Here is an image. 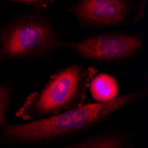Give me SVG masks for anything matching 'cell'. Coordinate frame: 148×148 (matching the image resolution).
<instances>
[{"label":"cell","mask_w":148,"mask_h":148,"mask_svg":"<svg viewBox=\"0 0 148 148\" xmlns=\"http://www.w3.org/2000/svg\"><path fill=\"white\" fill-rule=\"evenodd\" d=\"M126 138L118 133H105L91 137L66 148H127Z\"/></svg>","instance_id":"7"},{"label":"cell","mask_w":148,"mask_h":148,"mask_svg":"<svg viewBox=\"0 0 148 148\" xmlns=\"http://www.w3.org/2000/svg\"><path fill=\"white\" fill-rule=\"evenodd\" d=\"M65 45L51 21L40 10L23 14L0 30V59L46 58Z\"/></svg>","instance_id":"3"},{"label":"cell","mask_w":148,"mask_h":148,"mask_svg":"<svg viewBox=\"0 0 148 148\" xmlns=\"http://www.w3.org/2000/svg\"><path fill=\"white\" fill-rule=\"evenodd\" d=\"M133 8L128 0H80L69 11L82 27L100 29L123 25Z\"/></svg>","instance_id":"5"},{"label":"cell","mask_w":148,"mask_h":148,"mask_svg":"<svg viewBox=\"0 0 148 148\" xmlns=\"http://www.w3.org/2000/svg\"><path fill=\"white\" fill-rule=\"evenodd\" d=\"M11 102V91L10 89L4 85L0 84V126L5 121L6 112L9 108Z\"/></svg>","instance_id":"8"},{"label":"cell","mask_w":148,"mask_h":148,"mask_svg":"<svg viewBox=\"0 0 148 148\" xmlns=\"http://www.w3.org/2000/svg\"><path fill=\"white\" fill-rule=\"evenodd\" d=\"M0 60H1V59H0Z\"/></svg>","instance_id":"11"},{"label":"cell","mask_w":148,"mask_h":148,"mask_svg":"<svg viewBox=\"0 0 148 148\" xmlns=\"http://www.w3.org/2000/svg\"><path fill=\"white\" fill-rule=\"evenodd\" d=\"M146 4H147V1H146V0H145V1L140 2L139 5H138V7L136 8V12H135V15H134L133 21H132L133 24L138 23V21H140L143 19L144 13H145V8Z\"/></svg>","instance_id":"10"},{"label":"cell","mask_w":148,"mask_h":148,"mask_svg":"<svg viewBox=\"0 0 148 148\" xmlns=\"http://www.w3.org/2000/svg\"><path fill=\"white\" fill-rule=\"evenodd\" d=\"M143 95L144 90H139L123 94L107 103L84 104L77 108L28 123L6 126L4 133L7 138L20 142H36L55 138L83 130L95 124L113 113L138 100Z\"/></svg>","instance_id":"1"},{"label":"cell","mask_w":148,"mask_h":148,"mask_svg":"<svg viewBox=\"0 0 148 148\" xmlns=\"http://www.w3.org/2000/svg\"><path fill=\"white\" fill-rule=\"evenodd\" d=\"M15 2L30 5L34 7L35 10H40L42 8L47 7L51 3H53L52 1H45V0H21V1H15Z\"/></svg>","instance_id":"9"},{"label":"cell","mask_w":148,"mask_h":148,"mask_svg":"<svg viewBox=\"0 0 148 148\" xmlns=\"http://www.w3.org/2000/svg\"><path fill=\"white\" fill-rule=\"evenodd\" d=\"M86 60L101 62H123L144 51L145 38L130 32H108L90 36L82 41L65 43Z\"/></svg>","instance_id":"4"},{"label":"cell","mask_w":148,"mask_h":148,"mask_svg":"<svg viewBox=\"0 0 148 148\" xmlns=\"http://www.w3.org/2000/svg\"><path fill=\"white\" fill-rule=\"evenodd\" d=\"M96 74V69L77 63L60 69L42 89L27 97L17 116L36 121L83 106L86 90Z\"/></svg>","instance_id":"2"},{"label":"cell","mask_w":148,"mask_h":148,"mask_svg":"<svg viewBox=\"0 0 148 148\" xmlns=\"http://www.w3.org/2000/svg\"><path fill=\"white\" fill-rule=\"evenodd\" d=\"M89 90L95 103H107L119 96V84L108 73L96 74L90 80Z\"/></svg>","instance_id":"6"}]
</instances>
